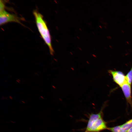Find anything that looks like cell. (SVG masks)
<instances>
[{"mask_svg": "<svg viewBox=\"0 0 132 132\" xmlns=\"http://www.w3.org/2000/svg\"><path fill=\"white\" fill-rule=\"evenodd\" d=\"M104 108V106L97 113H91L89 114L85 132H100L108 130L107 123L103 118Z\"/></svg>", "mask_w": 132, "mask_h": 132, "instance_id": "obj_1", "label": "cell"}, {"mask_svg": "<svg viewBox=\"0 0 132 132\" xmlns=\"http://www.w3.org/2000/svg\"><path fill=\"white\" fill-rule=\"evenodd\" d=\"M33 13L39 32L52 55L54 51L52 46L51 36L46 23L43 19V16L40 13L34 11Z\"/></svg>", "mask_w": 132, "mask_h": 132, "instance_id": "obj_2", "label": "cell"}, {"mask_svg": "<svg viewBox=\"0 0 132 132\" xmlns=\"http://www.w3.org/2000/svg\"><path fill=\"white\" fill-rule=\"evenodd\" d=\"M10 22L21 24L19 18L15 15L8 13L5 10L0 11V25Z\"/></svg>", "mask_w": 132, "mask_h": 132, "instance_id": "obj_3", "label": "cell"}, {"mask_svg": "<svg viewBox=\"0 0 132 132\" xmlns=\"http://www.w3.org/2000/svg\"><path fill=\"white\" fill-rule=\"evenodd\" d=\"M108 72L111 75L114 81L120 87L127 83L126 76L122 72L110 70Z\"/></svg>", "mask_w": 132, "mask_h": 132, "instance_id": "obj_4", "label": "cell"}, {"mask_svg": "<svg viewBox=\"0 0 132 132\" xmlns=\"http://www.w3.org/2000/svg\"><path fill=\"white\" fill-rule=\"evenodd\" d=\"M131 86L126 83L121 87L127 104L130 105L132 109V100Z\"/></svg>", "mask_w": 132, "mask_h": 132, "instance_id": "obj_5", "label": "cell"}, {"mask_svg": "<svg viewBox=\"0 0 132 132\" xmlns=\"http://www.w3.org/2000/svg\"><path fill=\"white\" fill-rule=\"evenodd\" d=\"M108 130L111 132H126L122 128L121 125L111 127H108Z\"/></svg>", "mask_w": 132, "mask_h": 132, "instance_id": "obj_6", "label": "cell"}, {"mask_svg": "<svg viewBox=\"0 0 132 132\" xmlns=\"http://www.w3.org/2000/svg\"><path fill=\"white\" fill-rule=\"evenodd\" d=\"M121 125L122 128L127 132L130 128L132 127V119L127 121Z\"/></svg>", "mask_w": 132, "mask_h": 132, "instance_id": "obj_7", "label": "cell"}, {"mask_svg": "<svg viewBox=\"0 0 132 132\" xmlns=\"http://www.w3.org/2000/svg\"><path fill=\"white\" fill-rule=\"evenodd\" d=\"M127 83L130 85L132 83V67L126 76Z\"/></svg>", "mask_w": 132, "mask_h": 132, "instance_id": "obj_8", "label": "cell"}, {"mask_svg": "<svg viewBox=\"0 0 132 132\" xmlns=\"http://www.w3.org/2000/svg\"><path fill=\"white\" fill-rule=\"evenodd\" d=\"M5 5L4 2L2 0H0V11L5 10Z\"/></svg>", "mask_w": 132, "mask_h": 132, "instance_id": "obj_9", "label": "cell"}, {"mask_svg": "<svg viewBox=\"0 0 132 132\" xmlns=\"http://www.w3.org/2000/svg\"><path fill=\"white\" fill-rule=\"evenodd\" d=\"M126 132H132V127L130 128Z\"/></svg>", "mask_w": 132, "mask_h": 132, "instance_id": "obj_10", "label": "cell"}, {"mask_svg": "<svg viewBox=\"0 0 132 132\" xmlns=\"http://www.w3.org/2000/svg\"><path fill=\"white\" fill-rule=\"evenodd\" d=\"M11 122H13V123H14V122H12V121H11Z\"/></svg>", "mask_w": 132, "mask_h": 132, "instance_id": "obj_11", "label": "cell"}]
</instances>
